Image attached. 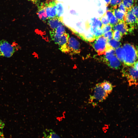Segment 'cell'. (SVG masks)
Wrapping results in <instances>:
<instances>
[{"label": "cell", "mask_w": 138, "mask_h": 138, "mask_svg": "<svg viewBox=\"0 0 138 138\" xmlns=\"http://www.w3.org/2000/svg\"><path fill=\"white\" fill-rule=\"evenodd\" d=\"M125 51V56L124 65H133L137 59V50L133 45L129 43L124 44L122 47Z\"/></svg>", "instance_id": "obj_1"}, {"label": "cell", "mask_w": 138, "mask_h": 138, "mask_svg": "<svg viewBox=\"0 0 138 138\" xmlns=\"http://www.w3.org/2000/svg\"><path fill=\"white\" fill-rule=\"evenodd\" d=\"M108 95L101 87L100 83H98L94 87L92 94L90 95L89 102L93 106H96L99 102L106 100Z\"/></svg>", "instance_id": "obj_2"}, {"label": "cell", "mask_w": 138, "mask_h": 138, "mask_svg": "<svg viewBox=\"0 0 138 138\" xmlns=\"http://www.w3.org/2000/svg\"><path fill=\"white\" fill-rule=\"evenodd\" d=\"M121 72L122 76L126 78L129 86L137 85L138 70L135 68L133 65H124Z\"/></svg>", "instance_id": "obj_3"}, {"label": "cell", "mask_w": 138, "mask_h": 138, "mask_svg": "<svg viewBox=\"0 0 138 138\" xmlns=\"http://www.w3.org/2000/svg\"><path fill=\"white\" fill-rule=\"evenodd\" d=\"M104 54V61L108 66L116 69L120 68L121 62L116 55L115 49H111L107 50Z\"/></svg>", "instance_id": "obj_4"}, {"label": "cell", "mask_w": 138, "mask_h": 138, "mask_svg": "<svg viewBox=\"0 0 138 138\" xmlns=\"http://www.w3.org/2000/svg\"><path fill=\"white\" fill-rule=\"evenodd\" d=\"M15 45L10 44L4 39L0 41V56L8 58L12 57L19 49L17 45Z\"/></svg>", "instance_id": "obj_5"}, {"label": "cell", "mask_w": 138, "mask_h": 138, "mask_svg": "<svg viewBox=\"0 0 138 138\" xmlns=\"http://www.w3.org/2000/svg\"><path fill=\"white\" fill-rule=\"evenodd\" d=\"M91 44L99 55L104 54L108 50L112 49L108 45L107 40L103 35L96 38Z\"/></svg>", "instance_id": "obj_6"}, {"label": "cell", "mask_w": 138, "mask_h": 138, "mask_svg": "<svg viewBox=\"0 0 138 138\" xmlns=\"http://www.w3.org/2000/svg\"><path fill=\"white\" fill-rule=\"evenodd\" d=\"M66 53L71 55L79 54L80 51L79 41L73 37H69L66 44Z\"/></svg>", "instance_id": "obj_7"}, {"label": "cell", "mask_w": 138, "mask_h": 138, "mask_svg": "<svg viewBox=\"0 0 138 138\" xmlns=\"http://www.w3.org/2000/svg\"><path fill=\"white\" fill-rule=\"evenodd\" d=\"M57 1L56 0H46L44 3L48 19L57 16L56 10Z\"/></svg>", "instance_id": "obj_8"}, {"label": "cell", "mask_w": 138, "mask_h": 138, "mask_svg": "<svg viewBox=\"0 0 138 138\" xmlns=\"http://www.w3.org/2000/svg\"><path fill=\"white\" fill-rule=\"evenodd\" d=\"M127 25L129 32H131L137 27L138 19L131 13V11H128L126 15L125 21Z\"/></svg>", "instance_id": "obj_9"}, {"label": "cell", "mask_w": 138, "mask_h": 138, "mask_svg": "<svg viewBox=\"0 0 138 138\" xmlns=\"http://www.w3.org/2000/svg\"><path fill=\"white\" fill-rule=\"evenodd\" d=\"M66 32L63 25L59 26L54 29L50 31L49 33L52 40L56 44H58L61 36Z\"/></svg>", "instance_id": "obj_10"}, {"label": "cell", "mask_w": 138, "mask_h": 138, "mask_svg": "<svg viewBox=\"0 0 138 138\" xmlns=\"http://www.w3.org/2000/svg\"><path fill=\"white\" fill-rule=\"evenodd\" d=\"M37 14L40 19L43 22H45L48 19L44 3L41 2L38 4Z\"/></svg>", "instance_id": "obj_11"}, {"label": "cell", "mask_w": 138, "mask_h": 138, "mask_svg": "<svg viewBox=\"0 0 138 138\" xmlns=\"http://www.w3.org/2000/svg\"><path fill=\"white\" fill-rule=\"evenodd\" d=\"M48 24L52 29L59 26L64 25L62 18L57 16L48 19Z\"/></svg>", "instance_id": "obj_12"}, {"label": "cell", "mask_w": 138, "mask_h": 138, "mask_svg": "<svg viewBox=\"0 0 138 138\" xmlns=\"http://www.w3.org/2000/svg\"><path fill=\"white\" fill-rule=\"evenodd\" d=\"M113 31L118 30L120 32L122 35L126 34L129 32L127 24L124 21H120L112 27Z\"/></svg>", "instance_id": "obj_13"}, {"label": "cell", "mask_w": 138, "mask_h": 138, "mask_svg": "<svg viewBox=\"0 0 138 138\" xmlns=\"http://www.w3.org/2000/svg\"><path fill=\"white\" fill-rule=\"evenodd\" d=\"M116 49L115 54L117 57L121 62L123 63L125 56V51L122 47H119Z\"/></svg>", "instance_id": "obj_14"}, {"label": "cell", "mask_w": 138, "mask_h": 138, "mask_svg": "<svg viewBox=\"0 0 138 138\" xmlns=\"http://www.w3.org/2000/svg\"><path fill=\"white\" fill-rule=\"evenodd\" d=\"M100 85L105 92L108 95L111 93L113 90V86L109 82L105 81L100 83Z\"/></svg>", "instance_id": "obj_15"}, {"label": "cell", "mask_w": 138, "mask_h": 138, "mask_svg": "<svg viewBox=\"0 0 138 138\" xmlns=\"http://www.w3.org/2000/svg\"><path fill=\"white\" fill-rule=\"evenodd\" d=\"M43 133L44 138H60L59 136L51 129H46Z\"/></svg>", "instance_id": "obj_16"}, {"label": "cell", "mask_w": 138, "mask_h": 138, "mask_svg": "<svg viewBox=\"0 0 138 138\" xmlns=\"http://www.w3.org/2000/svg\"><path fill=\"white\" fill-rule=\"evenodd\" d=\"M113 10L114 15L120 22L125 21L126 15L120 11L117 8L113 9Z\"/></svg>", "instance_id": "obj_17"}, {"label": "cell", "mask_w": 138, "mask_h": 138, "mask_svg": "<svg viewBox=\"0 0 138 138\" xmlns=\"http://www.w3.org/2000/svg\"><path fill=\"white\" fill-rule=\"evenodd\" d=\"M122 2L128 12L134 6L136 2V0H122Z\"/></svg>", "instance_id": "obj_18"}, {"label": "cell", "mask_w": 138, "mask_h": 138, "mask_svg": "<svg viewBox=\"0 0 138 138\" xmlns=\"http://www.w3.org/2000/svg\"><path fill=\"white\" fill-rule=\"evenodd\" d=\"M69 37V34L66 32L64 33L61 37L58 44L59 47L66 44Z\"/></svg>", "instance_id": "obj_19"}, {"label": "cell", "mask_w": 138, "mask_h": 138, "mask_svg": "<svg viewBox=\"0 0 138 138\" xmlns=\"http://www.w3.org/2000/svg\"><path fill=\"white\" fill-rule=\"evenodd\" d=\"M107 43L108 45L111 48L115 49L120 47L121 45L120 42L115 40L113 38L108 40Z\"/></svg>", "instance_id": "obj_20"}, {"label": "cell", "mask_w": 138, "mask_h": 138, "mask_svg": "<svg viewBox=\"0 0 138 138\" xmlns=\"http://www.w3.org/2000/svg\"><path fill=\"white\" fill-rule=\"evenodd\" d=\"M90 25L93 28H101L102 24L99 18H95L91 19Z\"/></svg>", "instance_id": "obj_21"}, {"label": "cell", "mask_w": 138, "mask_h": 138, "mask_svg": "<svg viewBox=\"0 0 138 138\" xmlns=\"http://www.w3.org/2000/svg\"><path fill=\"white\" fill-rule=\"evenodd\" d=\"M90 32L95 36L96 39L103 34V31L101 28H95L91 27Z\"/></svg>", "instance_id": "obj_22"}, {"label": "cell", "mask_w": 138, "mask_h": 138, "mask_svg": "<svg viewBox=\"0 0 138 138\" xmlns=\"http://www.w3.org/2000/svg\"><path fill=\"white\" fill-rule=\"evenodd\" d=\"M56 10L57 16L61 17L64 12L62 5L57 1L56 3Z\"/></svg>", "instance_id": "obj_23"}, {"label": "cell", "mask_w": 138, "mask_h": 138, "mask_svg": "<svg viewBox=\"0 0 138 138\" xmlns=\"http://www.w3.org/2000/svg\"><path fill=\"white\" fill-rule=\"evenodd\" d=\"M122 2V0H111L109 5L111 7L110 8H117L119 5Z\"/></svg>", "instance_id": "obj_24"}, {"label": "cell", "mask_w": 138, "mask_h": 138, "mask_svg": "<svg viewBox=\"0 0 138 138\" xmlns=\"http://www.w3.org/2000/svg\"><path fill=\"white\" fill-rule=\"evenodd\" d=\"M123 36L122 34L118 30L113 31V38L118 41L121 40Z\"/></svg>", "instance_id": "obj_25"}, {"label": "cell", "mask_w": 138, "mask_h": 138, "mask_svg": "<svg viewBox=\"0 0 138 138\" xmlns=\"http://www.w3.org/2000/svg\"><path fill=\"white\" fill-rule=\"evenodd\" d=\"M119 22V20L114 15H113L110 19L109 24L112 27L117 24Z\"/></svg>", "instance_id": "obj_26"}, {"label": "cell", "mask_w": 138, "mask_h": 138, "mask_svg": "<svg viewBox=\"0 0 138 138\" xmlns=\"http://www.w3.org/2000/svg\"><path fill=\"white\" fill-rule=\"evenodd\" d=\"M113 31L111 30L103 33V36L107 40H111L113 38Z\"/></svg>", "instance_id": "obj_27"}, {"label": "cell", "mask_w": 138, "mask_h": 138, "mask_svg": "<svg viewBox=\"0 0 138 138\" xmlns=\"http://www.w3.org/2000/svg\"><path fill=\"white\" fill-rule=\"evenodd\" d=\"M102 24V25H105L109 23V20L105 13L100 17L99 18Z\"/></svg>", "instance_id": "obj_28"}, {"label": "cell", "mask_w": 138, "mask_h": 138, "mask_svg": "<svg viewBox=\"0 0 138 138\" xmlns=\"http://www.w3.org/2000/svg\"><path fill=\"white\" fill-rule=\"evenodd\" d=\"M101 29L103 34L112 30V27L109 23L105 25H102Z\"/></svg>", "instance_id": "obj_29"}, {"label": "cell", "mask_w": 138, "mask_h": 138, "mask_svg": "<svg viewBox=\"0 0 138 138\" xmlns=\"http://www.w3.org/2000/svg\"><path fill=\"white\" fill-rule=\"evenodd\" d=\"M130 11L136 18L138 19V6L137 4H135Z\"/></svg>", "instance_id": "obj_30"}, {"label": "cell", "mask_w": 138, "mask_h": 138, "mask_svg": "<svg viewBox=\"0 0 138 138\" xmlns=\"http://www.w3.org/2000/svg\"><path fill=\"white\" fill-rule=\"evenodd\" d=\"M117 8L119 10L125 15H126L127 12L122 2L120 3L118 5Z\"/></svg>", "instance_id": "obj_31"}, {"label": "cell", "mask_w": 138, "mask_h": 138, "mask_svg": "<svg viewBox=\"0 0 138 138\" xmlns=\"http://www.w3.org/2000/svg\"><path fill=\"white\" fill-rule=\"evenodd\" d=\"M105 13L109 20V21L111 17L114 15L113 9L112 8L109 9Z\"/></svg>", "instance_id": "obj_32"}, {"label": "cell", "mask_w": 138, "mask_h": 138, "mask_svg": "<svg viewBox=\"0 0 138 138\" xmlns=\"http://www.w3.org/2000/svg\"><path fill=\"white\" fill-rule=\"evenodd\" d=\"M5 126V124L1 120H0V131Z\"/></svg>", "instance_id": "obj_33"}, {"label": "cell", "mask_w": 138, "mask_h": 138, "mask_svg": "<svg viewBox=\"0 0 138 138\" xmlns=\"http://www.w3.org/2000/svg\"><path fill=\"white\" fill-rule=\"evenodd\" d=\"M35 4H38L40 0H28Z\"/></svg>", "instance_id": "obj_34"}, {"label": "cell", "mask_w": 138, "mask_h": 138, "mask_svg": "<svg viewBox=\"0 0 138 138\" xmlns=\"http://www.w3.org/2000/svg\"><path fill=\"white\" fill-rule=\"evenodd\" d=\"M135 68L138 70V61H137L134 63L133 65Z\"/></svg>", "instance_id": "obj_35"}, {"label": "cell", "mask_w": 138, "mask_h": 138, "mask_svg": "<svg viewBox=\"0 0 138 138\" xmlns=\"http://www.w3.org/2000/svg\"><path fill=\"white\" fill-rule=\"evenodd\" d=\"M106 2V7H108L110 4L111 0H105Z\"/></svg>", "instance_id": "obj_36"}, {"label": "cell", "mask_w": 138, "mask_h": 138, "mask_svg": "<svg viewBox=\"0 0 138 138\" xmlns=\"http://www.w3.org/2000/svg\"><path fill=\"white\" fill-rule=\"evenodd\" d=\"M0 138H4L3 134L1 131H0Z\"/></svg>", "instance_id": "obj_37"}]
</instances>
